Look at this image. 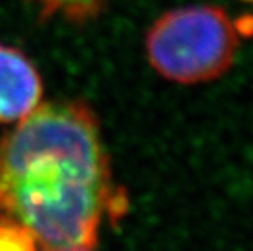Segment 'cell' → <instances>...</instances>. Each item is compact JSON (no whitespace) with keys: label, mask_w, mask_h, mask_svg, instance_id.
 I'll return each mask as SVG.
<instances>
[{"label":"cell","mask_w":253,"mask_h":251,"mask_svg":"<svg viewBox=\"0 0 253 251\" xmlns=\"http://www.w3.org/2000/svg\"><path fill=\"white\" fill-rule=\"evenodd\" d=\"M0 251H38V242L23 227L0 223Z\"/></svg>","instance_id":"5b68a950"},{"label":"cell","mask_w":253,"mask_h":251,"mask_svg":"<svg viewBox=\"0 0 253 251\" xmlns=\"http://www.w3.org/2000/svg\"><path fill=\"white\" fill-rule=\"evenodd\" d=\"M42 98V82L30 57L0 42V124H15Z\"/></svg>","instance_id":"3957f363"},{"label":"cell","mask_w":253,"mask_h":251,"mask_svg":"<svg viewBox=\"0 0 253 251\" xmlns=\"http://www.w3.org/2000/svg\"><path fill=\"white\" fill-rule=\"evenodd\" d=\"M126 211L87 101L40 103L0 137V223L26 228L42 250H93L101 223Z\"/></svg>","instance_id":"6da1fadb"},{"label":"cell","mask_w":253,"mask_h":251,"mask_svg":"<svg viewBox=\"0 0 253 251\" xmlns=\"http://www.w3.org/2000/svg\"><path fill=\"white\" fill-rule=\"evenodd\" d=\"M41 21L62 18L67 23L84 25L103 12L108 0H30Z\"/></svg>","instance_id":"277c9868"},{"label":"cell","mask_w":253,"mask_h":251,"mask_svg":"<svg viewBox=\"0 0 253 251\" xmlns=\"http://www.w3.org/2000/svg\"><path fill=\"white\" fill-rule=\"evenodd\" d=\"M239 25L216 5L169 10L145 33V56L160 77L198 85L222 77L239 52Z\"/></svg>","instance_id":"7a4b0ae2"},{"label":"cell","mask_w":253,"mask_h":251,"mask_svg":"<svg viewBox=\"0 0 253 251\" xmlns=\"http://www.w3.org/2000/svg\"><path fill=\"white\" fill-rule=\"evenodd\" d=\"M42 251H91V248H85V247H71V248H47Z\"/></svg>","instance_id":"8992f818"},{"label":"cell","mask_w":253,"mask_h":251,"mask_svg":"<svg viewBox=\"0 0 253 251\" xmlns=\"http://www.w3.org/2000/svg\"><path fill=\"white\" fill-rule=\"evenodd\" d=\"M242 2H247V3H252L253 5V0H242Z\"/></svg>","instance_id":"52a82bcc"}]
</instances>
